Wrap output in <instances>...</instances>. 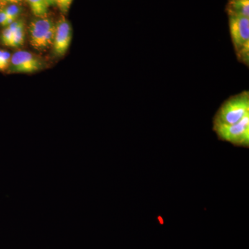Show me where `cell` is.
<instances>
[{"instance_id":"5","label":"cell","mask_w":249,"mask_h":249,"mask_svg":"<svg viewBox=\"0 0 249 249\" xmlns=\"http://www.w3.org/2000/svg\"><path fill=\"white\" fill-rule=\"evenodd\" d=\"M43 67V62L34 53L19 51L11 55L8 70L11 73H31L40 71Z\"/></svg>"},{"instance_id":"14","label":"cell","mask_w":249,"mask_h":249,"mask_svg":"<svg viewBox=\"0 0 249 249\" xmlns=\"http://www.w3.org/2000/svg\"><path fill=\"white\" fill-rule=\"evenodd\" d=\"M49 6H54L55 5V0H45Z\"/></svg>"},{"instance_id":"10","label":"cell","mask_w":249,"mask_h":249,"mask_svg":"<svg viewBox=\"0 0 249 249\" xmlns=\"http://www.w3.org/2000/svg\"><path fill=\"white\" fill-rule=\"evenodd\" d=\"M24 40V27L20 28L15 31L14 37L11 40L9 47H19L23 45Z\"/></svg>"},{"instance_id":"17","label":"cell","mask_w":249,"mask_h":249,"mask_svg":"<svg viewBox=\"0 0 249 249\" xmlns=\"http://www.w3.org/2000/svg\"><path fill=\"white\" fill-rule=\"evenodd\" d=\"M1 0H0V3H1Z\"/></svg>"},{"instance_id":"16","label":"cell","mask_w":249,"mask_h":249,"mask_svg":"<svg viewBox=\"0 0 249 249\" xmlns=\"http://www.w3.org/2000/svg\"><path fill=\"white\" fill-rule=\"evenodd\" d=\"M9 1L10 0H1V3H0V6H1V5L8 4V3H9Z\"/></svg>"},{"instance_id":"15","label":"cell","mask_w":249,"mask_h":249,"mask_svg":"<svg viewBox=\"0 0 249 249\" xmlns=\"http://www.w3.org/2000/svg\"><path fill=\"white\" fill-rule=\"evenodd\" d=\"M21 1L22 0H10L9 3H11V4H17V3Z\"/></svg>"},{"instance_id":"13","label":"cell","mask_w":249,"mask_h":249,"mask_svg":"<svg viewBox=\"0 0 249 249\" xmlns=\"http://www.w3.org/2000/svg\"><path fill=\"white\" fill-rule=\"evenodd\" d=\"M11 23L9 22V18L5 13L4 8H0V25L2 27H8Z\"/></svg>"},{"instance_id":"1","label":"cell","mask_w":249,"mask_h":249,"mask_svg":"<svg viewBox=\"0 0 249 249\" xmlns=\"http://www.w3.org/2000/svg\"><path fill=\"white\" fill-rule=\"evenodd\" d=\"M249 116V91L232 95L224 101L213 119V126L233 124Z\"/></svg>"},{"instance_id":"11","label":"cell","mask_w":249,"mask_h":249,"mask_svg":"<svg viewBox=\"0 0 249 249\" xmlns=\"http://www.w3.org/2000/svg\"><path fill=\"white\" fill-rule=\"evenodd\" d=\"M11 58L9 52L0 50V71H6L9 69Z\"/></svg>"},{"instance_id":"4","label":"cell","mask_w":249,"mask_h":249,"mask_svg":"<svg viewBox=\"0 0 249 249\" xmlns=\"http://www.w3.org/2000/svg\"><path fill=\"white\" fill-rule=\"evenodd\" d=\"M55 24L50 18H37L31 22L29 27L30 42L34 48H48L53 45Z\"/></svg>"},{"instance_id":"6","label":"cell","mask_w":249,"mask_h":249,"mask_svg":"<svg viewBox=\"0 0 249 249\" xmlns=\"http://www.w3.org/2000/svg\"><path fill=\"white\" fill-rule=\"evenodd\" d=\"M72 38V29L70 22L62 16L55 24L53 40V51L55 55L62 56L67 53Z\"/></svg>"},{"instance_id":"2","label":"cell","mask_w":249,"mask_h":249,"mask_svg":"<svg viewBox=\"0 0 249 249\" xmlns=\"http://www.w3.org/2000/svg\"><path fill=\"white\" fill-rule=\"evenodd\" d=\"M229 33L237 60L249 66V18H229Z\"/></svg>"},{"instance_id":"7","label":"cell","mask_w":249,"mask_h":249,"mask_svg":"<svg viewBox=\"0 0 249 249\" xmlns=\"http://www.w3.org/2000/svg\"><path fill=\"white\" fill-rule=\"evenodd\" d=\"M225 11L229 18H249V0H228Z\"/></svg>"},{"instance_id":"9","label":"cell","mask_w":249,"mask_h":249,"mask_svg":"<svg viewBox=\"0 0 249 249\" xmlns=\"http://www.w3.org/2000/svg\"><path fill=\"white\" fill-rule=\"evenodd\" d=\"M4 9L11 24L17 20V18L21 13V8L16 4L9 5L4 7Z\"/></svg>"},{"instance_id":"12","label":"cell","mask_w":249,"mask_h":249,"mask_svg":"<svg viewBox=\"0 0 249 249\" xmlns=\"http://www.w3.org/2000/svg\"><path fill=\"white\" fill-rule=\"evenodd\" d=\"M73 1V0H55V5H57L62 14H65L71 7Z\"/></svg>"},{"instance_id":"3","label":"cell","mask_w":249,"mask_h":249,"mask_svg":"<svg viewBox=\"0 0 249 249\" xmlns=\"http://www.w3.org/2000/svg\"><path fill=\"white\" fill-rule=\"evenodd\" d=\"M219 140L237 147H249V116L233 124L213 126Z\"/></svg>"},{"instance_id":"8","label":"cell","mask_w":249,"mask_h":249,"mask_svg":"<svg viewBox=\"0 0 249 249\" xmlns=\"http://www.w3.org/2000/svg\"><path fill=\"white\" fill-rule=\"evenodd\" d=\"M30 6L31 11L37 18H45L48 14V4L45 0H26Z\"/></svg>"}]
</instances>
